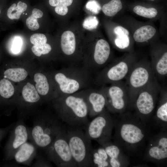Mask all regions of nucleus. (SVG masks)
I'll list each match as a JSON object with an SVG mask.
<instances>
[{"instance_id":"obj_1","label":"nucleus","mask_w":167,"mask_h":167,"mask_svg":"<svg viewBox=\"0 0 167 167\" xmlns=\"http://www.w3.org/2000/svg\"><path fill=\"white\" fill-rule=\"evenodd\" d=\"M115 132L112 139L129 157L140 156L152 135V125L143 122L132 111L112 115Z\"/></svg>"},{"instance_id":"obj_2","label":"nucleus","mask_w":167,"mask_h":167,"mask_svg":"<svg viewBox=\"0 0 167 167\" xmlns=\"http://www.w3.org/2000/svg\"><path fill=\"white\" fill-rule=\"evenodd\" d=\"M54 106L56 116L70 126L84 127L89 122L87 105L77 92L60 96Z\"/></svg>"},{"instance_id":"obj_3","label":"nucleus","mask_w":167,"mask_h":167,"mask_svg":"<svg viewBox=\"0 0 167 167\" xmlns=\"http://www.w3.org/2000/svg\"><path fill=\"white\" fill-rule=\"evenodd\" d=\"M33 118L29 128V139L37 148L44 152L65 127L56 115L50 113L37 114Z\"/></svg>"},{"instance_id":"obj_4","label":"nucleus","mask_w":167,"mask_h":167,"mask_svg":"<svg viewBox=\"0 0 167 167\" xmlns=\"http://www.w3.org/2000/svg\"><path fill=\"white\" fill-rule=\"evenodd\" d=\"M54 79L61 92L60 96L73 94L89 88L93 81L89 71L83 66H77L64 68L55 74Z\"/></svg>"},{"instance_id":"obj_5","label":"nucleus","mask_w":167,"mask_h":167,"mask_svg":"<svg viewBox=\"0 0 167 167\" xmlns=\"http://www.w3.org/2000/svg\"><path fill=\"white\" fill-rule=\"evenodd\" d=\"M161 88L155 77L139 91L135 99L132 110L137 117L146 124L152 125V118Z\"/></svg>"},{"instance_id":"obj_6","label":"nucleus","mask_w":167,"mask_h":167,"mask_svg":"<svg viewBox=\"0 0 167 167\" xmlns=\"http://www.w3.org/2000/svg\"><path fill=\"white\" fill-rule=\"evenodd\" d=\"M66 137L70 149L77 167H92L93 150L91 140L86 136L81 127L70 126L66 128Z\"/></svg>"},{"instance_id":"obj_7","label":"nucleus","mask_w":167,"mask_h":167,"mask_svg":"<svg viewBox=\"0 0 167 167\" xmlns=\"http://www.w3.org/2000/svg\"><path fill=\"white\" fill-rule=\"evenodd\" d=\"M155 76L150 63L146 61L136 62L125 78L128 99V110L132 111L139 91Z\"/></svg>"},{"instance_id":"obj_8","label":"nucleus","mask_w":167,"mask_h":167,"mask_svg":"<svg viewBox=\"0 0 167 167\" xmlns=\"http://www.w3.org/2000/svg\"><path fill=\"white\" fill-rule=\"evenodd\" d=\"M84 126L85 134L91 140L101 146L111 141L113 123L112 115L105 108Z\"/></svg>"},{"instance_id":"obj_9","label":"nucleus","mask_w":167,"mask_h":167,"mask_svg":"<svg viewBox=\"0 0 167 167\" xmlns=\"http://www.w3.org/2000/svg\"><path fill=\"white\" fill-rule=\"evenodd\" d=\"M46 158L59 167H76L68 143L65 127L45 151Z\"/></svg>"},{"instance_id":"obj_10","label":"nucleus","mask_w":167,"mask_h":167,"mask_svg":"<svg viewBox=\"0 0 167 167\" xmlns=\"http://www.w3.org/2000/svg\"><path fill=\"white\" fill-rule=\"evenodd\" d=\"M136 62L132 57H126L106 65L97 73L93 83L101 87L125 79Z\"/></svg>"},{"instance_id":"obj_11","label":"nucleus","mask_w":167,"mask_h":167,"mask_svg":"<svg viewBox=\"0 0 167 167\" xmlns=\"http://www.w3.org/2000/svg\"><path fill=\"white\" fill-rule=\"evenodd\" d=\"M142 160L158 166H166L167 161V131L160 130L148 138L143 152Z\"/></svg>"},{"instance_id":"obj_12","label":"nucleus","mask_w":167,"mask_h":167,"mask_svg":"<svg viewBox=\"0 0 167 167\" xmlns=\"http://www.w3.org/2000/svg\"><path fill=\"white\" fill-rule=\"evenodd\" d=\"M100 88L106 96V108L111 114H119L128 110L129 99L125 82L121 81Z\"/></svg>"},{"instance_id":"obj_13","label":"nucleus","mask_w":167,"mask_h":167,"mask_svg":"<svg viewBox=\"0 0 167 167\" xmlns=\"http://www.w3.org/2000/svg\"><path fill=\"white\" fill-rule=\"evenodd\" d=\"M24 120L18 118L10 131L8 139L4 148V159H13L15 153L29 139V128L25 124Z\"/></svg>"},{"instance_id":"obj_14","label":"nucleus","mask_w":167,"mask_h":167,"mask_svg":"<svg viewBox=\"0 0 167 167\" xmlns=\"http://www.w3.org/2000/svg\"><path fill=\"white\" fill-rule=\"evenodd\" d=\"M77 92L86 102L90 117H95L106 108V96L101 88L97 89L90 87Z\"/></svg>"},{"instance_id":"obj_15","label":"nucleus","mask_w":167,"mask_h":167,"mask_svg":"<svg viewBox=\"0 0 167 167\" xmlns=\"http://www.w3.org/2000/svg\"><path fill=\"white\" fill-rule=\"evenodd\" d=\"M110 52V46L106 41L98 40L95 47L93 60L86 69L91 73L101 70L106 66Z\"/></svg>"},{"instance_id":"obj_16","label":"nucleus","mask_w":167,"mask_h":167,"mask_svg":"<svg viewBox=\"0 0 167 167\" xmlns=\"http://www.w3.org/2000/svg\"><path fill=\"white\" fill-rule=\"evenodd\" d=\"M155 110L151 120V124L160 129L167 131V91L162 86Z\"/></svg>"},{"instance_id":"obj_17","label":"nucleus","mask_w":167,"mask_h":167,"mask_svg":"<svg viewBox=\"0 0 167 167\" xmlns=\"http://www.w3.org/2000/svg\"><path fill=\"white\" fill-rule=\"evenodd\" d=\"M109 158L110 167H126L130 163L129 157L116 144L111 141L101 146Z\"/></svg>"},{"instance_id":"obj_18","label":"nucleus","mask_w":167,"mask_h":167,"mask_svg":"<svg viewBox=\"0 0 167 167\" xmlns=\"http://www.w3.org/2000/svg\"><path fill=\"white\" fill-rule=\"evenodd\" d=\"M37 149L32 142H26L16 151L13 159L18 163L29 166L37 154Z\"/></svg>"},{"instance_id":"obj_19","label":"nucleus","mask_w":167,"mask_h":167,"mask_svg":"<svg viewBox=\"0 0 167 167\" xmlns=\"http://www.w3.org/2000/svg\"><path fill=\"white\" fill-rule=\"evenodd\" d=\"M61 46L62 52L66 55L74 54L76 49V43L75 35L72 32L67 31L62 33Z\"/></svg>"},{"instance_id":"obj_20","label":"nucleus","mask_w":167,"mask_h":167,"mask_svg":"<svg viewBox=\"0 0 167 167\" xmlns=\"http://www.w3.org/2000/svg\"><path fill=\"white\" fill-rule=\"evenodd\" d=\"M156 32L155 28L149 25L142 26L137 29L133 35L135 40L137 42L142 43L152 38Z\"/></svg>"},{"instance_id":"obj_21","label":"nucleus","mask_w":167,"mask_h":167,"mask_svg":"<svg viewBox=\"0 0 167 167\" xmlns=\"http://www.w3.org/2000/svg\"><path fill=\"white\" fill-rule=\"evenodd\" d=\"M92 159L93 167H110L109 157L102 147L93 149Z\"/></svg>"},{"instance_id":"obj_22","label":"nucleus","mask_w":167,"mask_h":167,"mask_svg":"<svg viewBox=\"0 0 167 167\" xmlns=\"http://www.w3.org/2000/svg\"><path fill=\"white\" fill-rule=\"evenodd\" d=\"M23 100L28 103L34 104L38 102L40 97L34 86L28 82L23 89Z\"/></svg>"},{"instance_id":"obj_23","label":"nucleus","mask_w":167,"mask_h":167,"mask_svg":"<svg viewBox=\"0 0 167 167\" xmlns=\"http://www.w3.org/2000/svg\"><path fill=\"white\" fill-rule=\"evenodd\" d=\"M28 7L26 2L19 0L12 4L8 8L7 11V16L11 20L18 19L22 13L27 10Z\"/></svg>"},{"instance_id":"obj_24","label":"nucleus","mask_w":167,"mask_h":167,"mask_svg":"<svg viewBox=\"0 0 167 167\" xmlns=\"http://www.w3.org/2000/svg\"><path fill=\"white\" fill-rule=\"evenodd\" d=\"M34 79L38 93L42 96H46L49 92V86L46 76L41 73H36L34 76Z\"/></svg>"},{"instance_id":"obj_25","label":"nucleus","mask_w":167,"mask_h":167,"mask_svg":"<svg viewBox=\"0 0 167 167\" xmlns=\"http://www.w3.org/2000/svg\"><path fill=\"white\" fill-rule=\"evenodd\" d=\"M28 75L27 71L22 68L8 69L4 73L5 78L15 82H20L24 79Z\"/></svg>"},{"instance_id":"obj_26","label":"nucleus","mask_w":167,"mask_h":167,"mask_svg":"<svg viewBox=\"0 0 167 167\" xmlns=\"http://www.w3.org/2000/svg\"><path fill=\"white\" fill-rule=\"evenodd\" d=\"M122 8V5L120 0H112L103 6L102 10L106 15L113 16L120 11Z\"/></svg>"},{"instance_id":"obj_27","label":"nucleus","mask_w":167,"mask_h":167,"mask_svg":"<svg viewBox=\"0 0 167 167\" xmlns=\"http://www.w3.org/2000/svg\"><path fill=\"white\" fill-rule=\"evenodd\" d=\"M14 88L11 83L5 78L0 81V95L3 98L9 99L14 94Z\"/></svg>"},{"instance_id":"obj_28","label":"nucleus","mask_w":167,"mask_h":167,"mask_svg":"<svg viewBox=\"0 0 167 167\" xmlns=\"http://www.w3.org/2000/svg\"><path fill=\"white\" fill-rule=\"evenodd\" d=\"M133 10L138 15L149 19L155 17L158 13L157 10L154 8H147L139 5L135 6L133 8Z\"/></svg>"},{"instance_id":"obj_29","label":"nucleus","mask_w":167,"mask_h":167,"mask_svg":"<svg viewBox=\"0 0 167 167\" xmlns=\"http://www.w3.org/2000/svg\"><path fill=\"white\" fill-rule=\"evenodd\" d=\"M33 54L36 56L40 57L42 54H46L49 53L52 48L49 44L45 43L42 45H34L31 48Z\"/></svg>"},{"instance_id":"obj_30","label":"nucleus","mask_w":167,"mask_h":167,"mask_svg":"<svg viewBox=\"0 0 167 167\" xmlns=\"http://www.w3.org/2000/svg\"><path fill=\"white\" fill-rule=\"evenodd\" d=\"M115 44L121 49L127 48L130 45L129 38L128 36L122 35L117 36L115 40Z\"/></svg>"},{"instance_id":"obj_31","label":"nucleus","mask_w":167,"mask_h":167,"mask_svg":"<svg viewBox=\"0 0 167 167\" xmlns=\"http://www.w3.org/2000/svg\"><path fill=\"white\" fill-rule=\"evenodd\" d=\"M30 41L33 45H42L46 43L47 39L43 34L35 33L31 36Z\"/></svg>"},{"instance_id":"obj_32","label":"nucleus","mask_w":167,"mask_h":167,"mask_svg":"<svg viewBox=\"0 0 167 167\" xmlns=\"http://www.w3.org/2000/svg\"><path fill=\"white\" fill-rule=\"evenodd\" d=\"M35 158L36 161L32 166L34 167H51L50 161L42 155L37 153Z\"/></svg>"},{"instance_id":"obj_33","label":"nucleus","mask_w":167,"mask_h":167,"mask_svg":"<svg viewBox=\"0 0 167 167\" xmlns=\"http://www.w3.org/2000/svg\"><path fill=\"white\" fill-rule=\"evenodd\" d=\"M98 23L95 17H88L84 20L83 24V27L85 29L91 30L96 28Z\"/></svg>"},{"instance_id":"obj_34","label":"nucleus","mask_w":167,"mask_h":167,"mask_svg":"<svg viewBox=\"0 0 167 167\" xmlns=\"http://www.w3.org/2000/svg\"><path fill=\"white\" fill-rule=\"evenodd\" d=\"M26 24L28 29L32 31L37 30L40 27L37 18L32 15L27 18Z\"/></svg>"},{"instance_id":"obj_35","label":"nucleus","mask_w":167,"mask_h":167,"mask_svg":"<svg viewBox=\"0 0 167 167\" xmlns=\"http://www.w3.org/2000/svg\"><path fill=\"white\" fill-rule=\"evenodd\" d=\"M22 44V41L19 37L15 38L12 45L11 50L14 53H17L20 50Z\"/></svg>"},{"instance_id":"obj_36","label":"nucleus","mask_w":167,"mask_h":167,"mask_svg":"<svg viewBox=\"0 0 167 167\" xmlns=\"http://www.w3.org/2000/svg\"><path fill=\"white\" fill-rule=\"evenodd\" d=\"M55 12L58 14L61 15H65L68 11V8L67 6L61 4L55 7Z\"/></svg>"},{"instance_id":"obj_37","label":"nucleus","mask_w":167,"mask_h":167,"mask_svg":"<svg viewBox=\"0 0 167 167\" xmlns=\"http://www.w3.org/2000/svg\"><path fill=\"white\" fill-rule=\"evenodd\" d=\"M15 122L4 128H0V144L1 142L6 135L9 133L14 126Z\"/></svg>"},{"instance_id":"obj_38","label":"nucleus","mask_w":167,"mask_h":167,"mask_svg":"<svg viewBox=\"0 0 167 167\" xmlns=\"http://www.w3.org/2000/svg\"><path fill=\"white\" fill-rule=\"evenodd\" d=\"M113 31L114 33L117 36L126 35L128 36L129 34V32L127 30L121 26L116 27Z\"/></svg>"},{"instance_id":"obj_39","label":"nucleus","mask_w":167,"mask_h":167,"mask_svg":"<svg viewBox=\"0 0 167 167\" xmlns=\"http://www.w3.org/2000/svg\"><path fill=\"white\" fill-rule=\"evenodd\" d=\"M32 15L37 19L41 18L43 16V12L40 9L34 8L32 11Z\"/></svg>"},{"instance_id":"obj_40","label":"nucleus","mask_w":167,"mask_h":167,"mask_svg":"<svg viewBox=\"0 0 167 167\" xmlns=\"http://www.w3.org/2000/svg\"><path fill=\"white\" fill-rule=\"evenodd\" d=\"M49 3L51 6L56 7L62 3V0H49Z\"/></svg>"},{"instance_id":"obj_41","label":"nucleus","mask_w":167,"mask_h":167,"mask_svg":"<svg viewBox=\"0 0 167 167\" xmlns=\"http://www.w3.org/2000/svg\"><path fill=\"white\" fill-rule=\"evenodd\" d=\"M73 1V0H62L61 4L67 6L71 5Z\"/></svg>"},{"instance_id":"obj_42","label":"nucleus","mask_w":167,"mask_h":167,"mask_svg":"<svg viewBox=\"0 0 167 167\" xmlns=\"http://www.w3.org/2000/svg\"><path fill=\"white\" fill-rule=\"evenodd\" d=\"M148 0L151 1H154L155 0Z\"/></svg>"},{"instance_id":"obj_43","label":"nucleus","mask_w":167,"mask_h":167,"mask_svg":"<svg viewBox=\"0 0 167 167\" xmlns=\"http://www.w3.org/2000/svg\"><path fill=\"white\" fill-rule=\"evenodd\" d=\"M1 10H0V14H1Z\"/></svg>"}]
</instances>
